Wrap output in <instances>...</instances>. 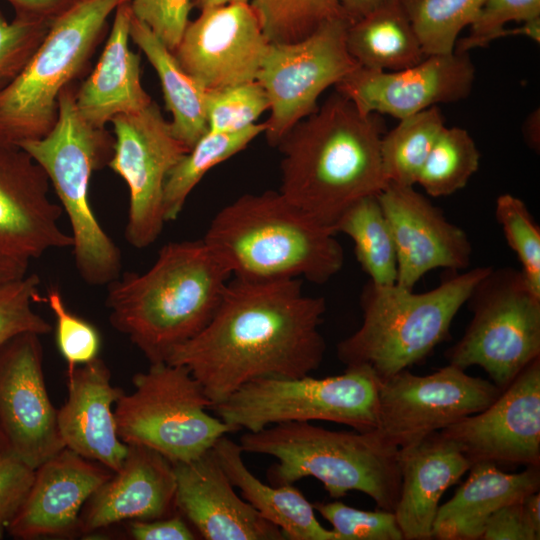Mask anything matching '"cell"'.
Segmentation results:
<instances>
[{
    "instance_id": "15",
    "label": "cell",
    "mask_w": 540,
    "mask_h": 540,
    "mask_svg": "<svg viewBox=\"0 0 540 540\" xmlns=\"http://www.w3.org/2000/svg\"><path fill=\"white\" fill-rule=\"evenodd\" d=\"M471 464L540 466V357L484 410L441 431Z\"/></svg>"
},
{
    "instance_id": "5",
    "label": "cell",
    "mask_w": 540,
    "mask_h": 540,
    "mask_svg": "<svg viewBox=\"0 0 540 540\" xmlns=\"http://www.w3.org/2000/svg\"><path fill=\"white\" fill-rule=\"evenodd\" d=\"M242 452L273 456L267 471L273 486L313 477L332 498L350 491L368 495L378 509L394 512L400 494L399 448L374 429L335 431L310 422H284L245 432Z\"/></svg>"
},
{
    "instance_id": "36",
    "label": "cell",
    "mask_w": 540,
    "mask_h": 540,
    "mask_svg": "<svg viewBox=\"0 0 540 540\" xmlns=\"http://www.w3.org/2000/svg\"><path fill=\"white\" fill-rule=\"evenodd\" d=\"M269 43L300 41L324 22L345 15L338 0H251Z\"/></svg>"
},
{
    "instance_id": "40",
    "label": "cell",
    "mask_w": 540,
    "mask_h": 540,
    "mask_svg": "<svg viewBox=\"0 0 540 540\" xmlns=\"http://www.w3.org/2000/svg\"><path fill=\"white\" fill-rule=\"evenodd\" d=\"M41 302L55 317V339L68 368L99 357L101 336L94 325L69 310L58 288L50 287Z\"/></svg>"
},
{
    "instance_id": "47",
    "label": "cell",
    "mask_w": 540,
    "mask_h": 540,
    "mask_svg": "<svg viewBox=\"0 0 540 540\" xmlns=\"http://www.w3.org/2000/svg\"><path fill=\"white\" fill-rule=\"evenodd\" d=\"M129 533L136 540H194L196 534L180 514L154 520H133Z\"/></svg>"
},
{
    "instance_id": "19",
    "label": "cell",
    "mask_w": 540,
    "mask_h": 540,
    "mask_svg": "<svg viewBox=\"0 0 540 540\" xmlns=\"http://www.w3.org/2000/svg\"><path fill=\"white\" fill-rule=\"evenodd\" d=\"M40 165L17 145L0 142V257L29 265L73 240L59 225L60 204L49 196Z\"/></svg>"
},
{
    "instance_id": "23",
    "label": "cell",
    "mask_w": 540,
    "mask_h": 540,
    "mask_svg": "<svg viewBox=\"0 0 540 540\" xmlns=\"http://www.w3.org/2000/svg\"><path fill=\"white\" fill-rule=\"evenodd\" d=\"M121 468L112 473L86 502L79 532L92 533L125 520H154L175 508L173 463L158 451L127 444Z\"/></svg>"
},
{
    "instance_id": "42",
    "label": "cell",
    "mask_w": 540,
    "mask_h": 540,
    "mask_svg": "<svg viewBox=\"0 0 540 540\" xmlns=\"http://www.w3.org/2000/svg\"><path fill=\"white\" fill-rule=\"evenodd\" d=\"M540 18V0H484L466 37L458 39L454 51L468 53L509 35L504 26L511 22H530Z\"/></svg>"
},
{
    "instance_id": "46",
    "label": "cell",
    "mask_w": 540,
    "mask_h": 540,
    "mask_svg": "<svg viewBox=\"0 0 540 540\" xmlns=\"http://www.w3.org/2000/svg\"><path fill=\"white\" fill-rule=\"evenodd\" d=\"M521 501L499 508L489 518L481 540H539L540 534L524 516Z\"/></svg>"
},
{
    "instance_id": "8",
    "label": "cell",
    "mask_w": 540,
    "mask_h": 540,
    "mask_svg": "<svg viewBox=\"0 0 540 540\" xmlns=\"http://www.w3.org/2000/svg\"><path fill=\"white\" fill-rule=\"evenodd\" d=\"M128 0H77L50 28L17 78L0 92V142L45 136L56 123L62 90L82 72L109 16Z\"/></svg>"
},
{
    "instance_id": "41",
    "label": "cell",
    "mask_w": 540,
    "mask_h": 540,
    "mask_svg": "<svg viewBox=\"0 0 540 540\" xmlns=\"http://www.w3.org/2000/svg\"><path fill=\"white\" fill-rule=\"evenodd\" d=\"M313 507L338 540H404L394 512L361 510L340 501L315 502Z\"/></svg>"
},
{
    "instance_id": "9",
    "label": "cell",
    "mask_w": 540,
    "mask_h": 540,
    "mask_svg": "<svg viewBox=\"0 0 540 540\" xmlns=\"http://www.w3.org/2000/svg\"><path fill=\"white\" fill-rule=\"evenodd\" d=\"M134 391L115 403L120 439L152 448L172 463L191 461L210 450L219 438L232 433L208 410L212 402L201 384L182 365L151 363L136 373Z\"/></svg>"
},
{
    "instance_id": "37",
    "label": "cell",
    "mask_w": 540,
    "mask_h": 540,
    "mask_svg": "<svg viewBox=\"0 0 540 540\" xmlns=\"http://www.w3.org/2000/svg\"><path fill=\"white\" fill-rule=\"evenodd\" d=\"M495 217L509 247L521 263L530 289L540 296V228L522 199L504 193L497 197Z\"/></svg>"
},
{
    "instance_id": "17",
    "label": "cell",
    "mask_w": 540,
    "mask_h": 540,
    "mask_svg": "<svg viewBox=\"0 0 540 540\" xmlns=\"http://www.w3.org/2000/svg\"><path fill=\"white\" fill-rule=\"evenodd\" d=\"M269 41L250 3L200 10L173 51L183 70L204 89L256 81Z\"/></svg>"
},
{
    "instance_id": "28",
    "label": "cell",
    "mask_w": 540,
    "mask_h": 540,
    "mask_svg": "<svg viewBox=\"0 0 540 540\" xmlns=\"http://www.w3.org/2000/svg\"><path fill=\"white\" fill-rule=\"evenodd\" d=\"M234 487L262 517L276 525L288 540H338L323 527L313 504L293 485L263 483L245 465L238 443L222 436L212 447Z\"/></svg>"
},
{
    "instance_id": "48",
    "label": "cell",
    "mask_w": 540,
    "mask_h": 540,
    "mask_svg": "<svg viewBox=\"0 0 540 540\" xmlns=\"http://www.w3.org/2000/svg\"><path fill=\"white\" fill-rule=\"evenodd\" d=\"M15 16L53 21L77 0H6Z\"/></svg>"
},
{
    "instance_id": "35",
    "label": "cell",
    "mask_w": 540,
    "mask_h": 540,
    "mask_svg": "<svg viewBox=\"0 0 540 540\" xmlns=\"http://www.w3.org/2000/svg\"><path fill=\"white\" fill-rule=\"evenodd\" d=\"M426 56L449 54L484 0H401Z\"/></svg>"
},
{
    "instance_id": "43",
    "label": "cell",
    "mask_w": 540,
    "mask_h": 540,
    "mask_svg": "<svg viewBox=\"0 0 540 540\" xmlns=\"http://www.w3.org/2000/svg\"><path fill=\"white\" fill-rule=\"evenodd\" d=\"M51 23L18 16L9 22L0 10V92L24 69L44 40Z\"/></svg>"
},
{
    "instance_id": "33",
    "label": "cell",
    "mask_w": 540,
    "mask_h": 540,
    "mask_svg": "<svg viewBox=\"0 0 540 540\" xmlns=\"http://www.w3.org/2000/svg\"><path fill=\"white\" fill-rule=\"evenodd\" d=\"M444 118L437 106L399 120L382 136L380 157L387 183L414 186L442 129Z\"/></svg>"
},
{
    "instance_id": "30",
    "label": "cell",
    "mask_w": 540,
    "mask_h": 540,
    "mask_svg": "<svg viewBox=\"0 0 540 540\" xmlns=\"http://www.w3.org/2000/svg\"><path fill=\"white\" fill-rule=\"evenodd\" d=\"M130 38L156 71L174 136L188 149L208 131L206 89L186 73L174 53L132 14Z\"/></svg>"
},
{
    "instance_id": "29",
    "label": "cell",
    "mask_w": 540,
    "mask_h": 540,
    "mask_svg": "<svg viewBox=\"0 0 540 540\" xmlns=\"http://www.w3.org/2000/svg\"><path fill=\"white\" fill-rule=\"evenodd\" d=\"M346 45L360 67L372 70L398 71L426 57L401 0H384L351 22Z\"/></svg>"
},
{
    "instance_id": "11",
    "label": "cell",
    "mask_w": 540,
    "mask_h": 540,
    "mask_svg": "<svg viewBox=\"0 0 540 540\" xmlns=\"http://www.w3.org/2000/svg\"><path fill=\"white\" fill-rule=\"evenodd\" d=\"M472 318L459 341L446 351L449 364L480 366L504 390L540 357V296L521 270L490 267L466 301Z\"/></svg>"
},
{
    "instance_id": "22",
    "label": "cell",
    "mask_w": 540,
    "mask_h": 540,
    "mask_svg": "<svg viewBox=\"0 0 540 540\" xmlns=\"http://www.w3.org/2000/svg\"><path fill=\"white\" fill-rule=\"evenodd\" d=\"M112 473L63 448L35 469L29 494L7 532L24 540L75 534L84 504Z\"/></svg>"
},
{
    "instance_id": "45",
    "label": "cell",
    "mask_w": 540,
    "mask_h": 540,
    "mask_svg": "<svg viewBox=\"0 0 540 540\" xmlns=\"http://www.w3.org/2000/svg\"><path fill=\"white\" fill-rule=\"evenodd\" d=\"M35 469L12 453L0 456V539L23 506Z\"/></svg>"
},
{
    "instance_id": "2",
    "label": "cell",
    "mask_w": 540,
    "mask_h": 540,
    "mask_svg": "<svg viewBox=\"0 0 540 540\" xmlns=\"http://www.w3.org/2000/svg\"><path fill=\"white\" fill-rule=\"evenodd\" d=\"M383 131L378 114L362 113L336 91L276 145L282 155L279 191L333 230L352 204L387 185L380 157Z\"/></svg>"
},
{
    "instance_id": "13",
    "label": "cell",
    "mask_w": 540,
    "mask_h": 540,
    "mask_svg": "<svg viewBox=\"0 0 540 540\" xmlns=\"http://www.w3.org/2000/svg\"><path fill=\"white\" fill-rule=\"evenodd\" d=\"M503 390L449 364L427 375L409 369L378 381L376 430L399 449L478 413Z\"/></svg>"
},
{
    "instance_id": "44",
    "label": "cell",
    "mask_w": 540,
    "mask_h": 540,
    "mask_svg": "<svg viewBox=\"0 0 540 540\" xmlns=\"http://www.w3.org/2000/svg\"><path fill=\"white\" fill-rule=\"evenodd\" d=\"M132 14L173 52L188 24L192 0H129Z\"/></svg>"
},
{
    "instance_id": "50",
    "label": "cell",
    "mask_w": 540,
    "mask_h": 540,
    "mask_svg": "<svg viewBox=\"0 0 540 540\" xmlns=\"http://www.w3.org/2000/svg\"><path fill=\"white\" fill-rule=\"evenodd\" d=\"M524 516L531 527L540 534V494L539 491L525 496L522 501Z\"/></svg>"
},
{
    "instance_id": "6",
    "label": "cell",
    "mask_w": 540,
    "mask_h": 540,
    "mask_svg": "<svg viewBox=\"0 0 540 540\" xmlns=\"http://www.w3.org/2000/svg\"><path fill=\"white\" fill-rule=\"evenodd\" d=\"M489 269L466 270L421 293L368 281L360 296L362 324L338 343V359L378 381L422 362L448 337L454 317Z\"/></svg>"
},
{
    "instance_id": "10",
    "label": "cell",
    "mask_w": 540,
    "mask_h": 540,
    "mask_svg": "<svg viewBox=\"0 0 540 540\" xmlns=\"http://www.w3.org/2000/svg\"><path fill=\"white\" fill-rule=\"evenodd\" d=\"M210 410L232 433L314 420L370 431L378 423V380L363 368H345L344 373L325 378H261L244 384Z\"/></svg>"
},
{
    "instance_id": "26",
    "label": "cell",
    "mask_w": 540,
    "mask_h": 540,
    "mask_svg": "<svg viewBox=\"0 0 540 540\" xmlns=\"http://www.w3.org/2000/svg\"><path fill=\"white\" fill-rule=\"evenodd\" d=\"M131 19L128 0L115 10L99 61L75 93L80 115L95 128H105L115 116L140 111L152 102L142 86L140 55L129 48Z\"/></svg>"
},
{
    "instance_id": "34",
    "label": "cell",
    "mask_w": 540,
    "mask_h": 540,
    "mask_svg": "<svg viewBox=\"0 0 540 540\" xmlns=\"http://www.w3.org/2000/svg\"><path fill=\"white\" fill-rule=\"evenodd\" d=\"M479 164L480 152L468 131L444 126L416 184L431 197L449 196L467 185Z\"/></svg>"
},
{
    "instance_id": "3",
    "label": "cell",
    "mask_w": 540,
    "mask_h": 540,
    "mask_svg": "<svg viewBox=\"0 0 540 540\" xmlns=\"http://www.w3.org/2000/svg\"><path fill=\"white\" fill-rule=\"evenodd\" d=\"M230 276L202 239L167 243L148 270L107 285L109 321L150 364L166 362L209 323Z\"/></svg>"
},
{
    "instance_id": "54",
    "label": "cell",
    "mask_w": 540,
    "mask_h": 540,
    "mask_svg": "<svg viewBox=\"0 0 540 540\" xmlns=\"http://www.w3.org/2000/svg\"><path fill=\"white\" fill-rule=\"evenodd\" d=\"M7 453H11L10 452V448H9V445H8V442H7V439L4 435V432L0 426V456L4 455V454H7Z\"/></svg>"
},
{
    "instance_id": "16",
    "label": "cell",
    "mask_w": 540,
    "mask_h": 540,
    "mask_svg": "<svg viewBox=\"0 0 540 540\" xmlns=\"http://www.w3.org/2000/svg\"><path fill=\"white\" fill-rule=\"evenodd\" d=\"M0 426L10 452L34 469L65 448L45 384L40 335L21 334L0 348Z\"/></svg>"
},
{
    "instance_id": "12",
    "label": "cell",
    "mask_w": 540,
    "mask_h": 540,
    "mask_svg": "<svg viewBox=\"0 0 540 540\" xmlns=\"http://www.w3.org/2000/svg\"><path fill=\"white\" fill-rule=\"evenodd\" d=\"M350 23L342 15L300 41L268 44L256 81L270 103L264 134L272 146L318 108L317 100L328 87L359 66L346 45Z\"/></svg>"
},
{
    "instance_id": "39",
    "label": "cell",
    "mask_w": 540,
    "mask_h": 540,
    "mask_svg": "<svg viewBox=\"0 0 540 540\" xmlns=\"http://www.w3.org/2000/svg\"><path fill=\"white\" fill-rule=\"evenodd\" d=\"M206 118L209 131L236 132L256 123L270 103L257 82L206 90Z\"/></svg>"
},
{
    "instance_id": "14",
    "label": "cell",
    "mask_w": 540,
    "mask_h": 540,
    "mask_svg": "<svg viewBox=\"0 0 540 540\" xmlns=\"http://www.w3.org/2000/svg\"><path fill=\"white\" fill-rule=\"evenodd\" d=\"M113 152L107 166L127 184L125 238L136 249L151 246L166 223L163 190L170 170L189 151L173 134L160 107L115 116Z\"/></svg>"
},
{
    "instance_id": "38",
    "label": "cell",
    "mask_w": 540,
    "mask_h": 540,
    "mask_svg": "<svg viewBox=\"0 0 540 540\" xmlns=\"http://www.w3.org/2000/svg\"><path fill=\"white\" fill-rule=\"evenodd\" d=\"M41 281L36 273L0 281V348L25 334H49L51 324L35 310L41 302Z\"/></svg>"
},
{
    "instance_id": "51",
    "label": "cell",
    "mask_w": 540,
    "mask_h": 540,
    "mask_svg": "<svg viewBox=\"0 0 540 540\" xmlns=\"http://www.w3.org/2000/svg\"><path fill=\"white\" fill-rule=\"evenodd\" d=\"M29 265L0 257V281L17 278L29 272Z\"/></svg>"
},
{
    "instance_id": "21",
    "label": "cell",
    "mask_w": 540,
    "mask_h": 540,
    "mask_svg": "<svg viewBox=\"0 0 540 540\" xmlns=\"http://www.w3.org/2000/svg\"><path fill=\"white\" fill-rule=\"evenodd\" d=\"M175 508L206 540H283V532L235 492L213 448L173 463Z\"/></svg>"
},
{
    "instance_id": "24",
    "label": "cell",
    "mask_w": 540,
    "mask_h": 540,
    "mask_svg": "<svg viewBox=\"0 0 540 540\" xmlns=\"http://www.w3.org/2000/svg\"><path fill=\"white\" fill-rule=\"evenodd\" d=\"M67 391L66 401L57 409L64 446L113 473L118 471L128 445L118 435L112 407L124 392L112 385L108 366L97 357L68 368Z\"/></svg>"
},
{
    "instance_id": "53",
    "label": "cell",
    "mask_w": 540,
    "mask_h": 540,
    "mask_svg": "<svg viewBox=\"0 0 540 540\" xmlns=\"http://www.w3.org/2000/svg\"><path fill=\"white\" fill-rule=\"evenodd\" d=\"M251 0H192V6L203 10L205 8L231 3H250Z\"/></svg>"
},
{
    "instance_id": "52",
    "label": "cell",
    "mask_w": 540,
    "mask_h": 540,
    "mask_svg": "<svg viewBox=\"0 0 540 540\" xmlns=\"http://www.w3.org/2000/svg\"><path fill=\"white\" fill-rule=\"evenodd\" d=\"M524 133L529 145L533 148H539V110H535L527 118Z\"/></svg>"
},
{
    "instance_id": "27",
    "label": "cell",
    "mask_w": 540,
    "mask_h": 540,
    "mask_svg": "<svg viewBox=\"0 0 540 540\" xmlns=\"http://www.w3.org/2000/svg\"><path fill=\"white\" fill-rule=\"evenodd\" d=\"M466 481L453 497L439 506L432 539L479 540L489 518L501 507L539 491V466L520 473L503 472L489 462L472 464Z\"/></svg>"
},
{
    "instance_id": "49",
    "label": "cell",
    "mask_w": 540,
    "mask_h": 540,
    "mask_svg": "<svg viewBox=\"0 0 540 540\" xmlns=\"http://www.w3.org/2000/svg\"><path fill=\"white\" fill-rule=\"evenodd\" d=\"M384 0H338L343 13L354 22L379 6Z\"/></svg>"
},
{
    "instance_id": "4",
    "label": "cell",
    "mask_w": 540,
    "mask_h": 540,
    "mask_svg": "<svg viewBox=\"0 0 540 540\" xmlns=\"http://www.w3.org/2000/svg\"><path fill=\"white\" fill-rule=\"evenodd\" d=\"M202 240L233 277L323 284L343 267L336 233L280 191L244 194L221 208Z\"/></svg>"
},
{
    "instance_id": "32",
    "label": "cell",
    "mask_w": 540,
    "mask_h": 540,
    "mask_svg": "<svg viewBox=\"0 0 540 540\" xmlns=\"http://www.w3.org/2000/svg\"><path fill=\"white\" fill-rule=\"evenodd\" d=\"M333 230L353 241L356 259L369 281L379 285L396 283L395 244L378 195L352 204L336 221Z\"/></svg>"
},
{
    "instance_id": "31",
    "label": "cell",
    "mask_w": 540,
    "mask_h": 540,
    "mask_svg": "<svg viewBox=\"0 0 540 540\" xmlns=\"http://www.w3.org/2000/svg\"><path fill=\"white\" fill-rule=\"evenodd\" d=\"M266 129L265 123L236 132L207 131L170 170L163 190L166 223L178 218L185 202L206 173L244 150Z\"/></svg>"
},
{
    "instance_id": "18",
    "label": "cell",
    "mask_w": 540,
    "mask_h": 540,
    "mask_svg": "<svg viewBox=\"0 0 540 540\" xmlns=\"http://www.w3.org/2000/svg\"><path fill=\"white\" fill-rule=\"evenodd\" d=\"M474 79L469 54L453 51L426 56L398 71L358 66L335 89L364 114H388L400 120L439 103L465 99Z\"/></svg>"
},
{
    "instance_id": "1",
    "label": "cell",
    "mask_w": 540,
    "mask_h": 540,
    "mask_svg": "<svg viewBox=\"0 0 540 540\" xmlns=\"http://www.w3.org/2000/svg\"><path fill=\"white\" fill-rule=\"evenodd\" d=\"M325 312V299L305 294L301 279L234 277L209 323L166 362L186 367L212 405L256 379L310 375L326 351Z\"/></svg>"
},
{
    "instance_id": "20",
    "label": "cell",
    "mask_w": 540,
    "mask_h": 540,
    "mask_svg": "<svg viewBox=\"0 0 540 540\" xmlns=\"http://www.w3.org/2000/svg\"><path fill=\"white\" fill-rule=\"evenodd\" d=\"M378 199L395 244L396 284L413 289L431 270L469 267L472 245L466 232L413 186L387 183Z\"/></svg>"
},
{
    "instance_id": "25",
    "label": "cell",
    "mask_w": 540,
    "mask_h": 540,
    "mask_svg": "<svg viewBox=\"0 0 540 540\" xmlns=\"http://www.w3.org/2000/svg\"><path fill=\"white\" fill-rule=\"evenodd\" d=\"M471 466L459 448L439 432L399 449L401 487L394 513L404 540L432 539L443 493Z\"/></svg>"
},
{
    "instance_id": "7",
    "label": "cell",
    "mask_w": 540,
    "mask_h": 540,
    "mask_svg": "<svg viewBox=\"0 0 540 540\" xmlns=\"http://www.w3.org/2000/svg\"><path fill=\"white\" fill-rule=\"evenodd\" d=\"M75 93L71 85L60 93L58 117L49 133L17 146L40 165L58 197L70 223L71 248L80 278L90 286H107L120 276L122 257L95 216L89 185L93 172L108 164L114 138L105 128H95L83 119Z\"/></svg>"
}]
</instances>
